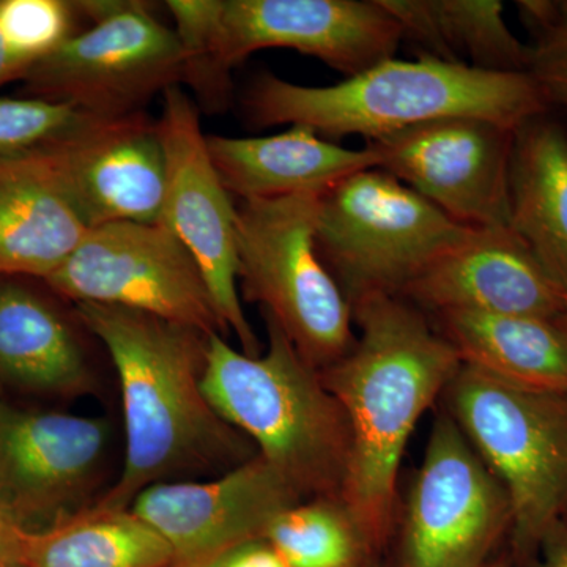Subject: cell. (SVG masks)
<instances>
[{
    "label": "cell",
    "instance_id": "cell-35",
    "mask_svg": "<svg viewBox=\"0 0 567 567\" xmlns=\"http://www.w3.org/2000/svg\"><path fill=\"white\" fill-rule=\"evenodd\" d=\"M559 322H561L563 327H565V330L567 331V309L565 311V315L559 317Z\"/></svg>",
    "mask_w": 567,
    "mask_h": 567
},
{
    "label": "cell",
    "instance_id": "cell-16",
    "mask_svg": "<svg viewBox=\"0 0 567 567\" xmlns=\"http://www.w3.org/2000/svg\"><path fill=\"white\" fill-rule=\"evenodd\" d=\"M301 499L257 454L218 476L155 484L130 509L171 547L167 567H204L223 551L264 537L274 518Z\"/></svg>",
    "mask_w": 567,
    "mask_h": 567
},
{
    "label": "cell",
    "instance_id": "cell-9",
    "mask_svg": "<svg viewBox=\"0 0 567 567\" xmlns=\"http://www.w3.org/2000/svg\"><path fill=\"white\" fill-rule=\"evenodd\" d=\"M65 300L117 306L226 334L199 265L162 223H112L89 230L43 281Z\"/></svg>",
    "mask_w": 567,
    "mask_h": 567
},
{
    "label": "cell",
    "instance_id": "cell-10",
    "mask_svg": "<svg viewBox=\"0 0 567 567\" xmlns=\"http://www.w3.org/2000/svg\"><path fill=\"white\" fill-rule=\"evenodd\" d=\"M24 82L31 99L93 117H122L183 84L182 48L173 29L153 17L151 3L125 0L35 63Z\"/></svg>",
    "mask_w": 567,
    "mask_h": 567
},
{
    "label": "cell",
    "instance_id": "cell-4",
    "mask_svg": "<svg viewBox=\"0 0 567 567\" xmlns=\"http://www.w3.org/2000/svg\"><path fill=\"white\" fill-rule=\"evenodd\" d=\"M264 319L268 344L259 357L221 334L208 338L205 394L301 498L341 496L352 447L344 410L278 323Z\"/></svg>",
    "mask_w": 567,
    "mask_h": 567
},
{
    "label": "cell",
    "instance_id": "cell-3",
    "mask_svg": "<svg viewBox=\"0 0 567 567\" xmlns=\"http://www.w3.org/2000/svg\"><path fill=\"white\" fill-rule=\"evenodd\" d=\"M550 104L529 73H495L424 55L415 62L386 59L327 87L262 71L244 95L246 118L257 128L303 125L324 140L363 136L369 142L457 117L518 130L546 115Z\"/></svg>",
    "mask_w": 567,
    "mask_h": 567
},
{
    "label": "cell",
    "instance_id": "cell-13",
    "mask_svg": "<svg viewBox=\"0 0 567 567\" xmlns=\"http://www.w3.org/2000/svg\"><path fill=\"white\" fill-rule=\"evenodd\" d=\"M517 130L484 118H445L369 142L380 169L472 229L509 226Z\"/></svg>",
    "mask_w": 567,
    "mask_h": 567
},
{
    "label": "cell",
    "instance_id": "cell-37",
    "mask_svg": "<svg viewBox=\"0 0 567 567\" xmlns=\"http://www.w3.org/2000/svg\"><path fill=\"white\" fill-rule=\"evenodd\" d=\"M368 567H379V565H377V561H375V563H372V565H369Z\"/></svg>",
    "mask_w": 567,
    "mask_h": 567
},
{
    "label": "cell",
    "instance_id": "cell-33",
    "mask_svg": "<svg viewBox=\"0 0 567 567\" xmlns=\"http://www.w3.org/2000/svg\"><path fill=\"white\" fill-rule=\"evenodd\" d=\"M28 73V66L22 65V63L11 54L9 48H7L6 40H3L2 33H0V87L9 84L11 81H24Z\"/></svg>",
    "mask_w": 567,
    "mask_h": 567
},
{
    "label": "cell",
    "instance_id": "cell-7",
    "mask_svg": "<svg viewBox=\"0 0 567 567\" xmlns=\"http://www.w3.org/2000/svg\"><path fill=\"white\" fill-rule=\"evenodd\" d=\"M470 229L394 175L372 167L320 196L316 241L352 308L377 295L402 297Z\"/></svg>",
    "mask_w": 567,
    "mask_h": 567
},
{
    "label": "cell",
    "instance_id": "cell-21",
    "mask_svg": "<svg viewBox=\"0 0 567 567\" xmlns=\"http://www.w3.org/2000/svg\"><path fill=\"white\" fill-rule=\"evenodd\" d=\"M434 317L462 363L513 385L567 394V331L559 319L466 311Z\"/></svg>",
    "mask_w": 567,
    "mask_h": 567
},
{
    "label": "cell",
    "instance_id": "cell-5",
    "mask_svg": "<svg viewBox=\"0 0 567 567\" xmlns=\"http://www.w3.org/2000/svg\"><path fill=\"white\" fill-rule=\"evenodd\" d=\"M442 398L506 488L509 557L514 567L528 566L548 529L567 518V394L513 385L462 363Z\"/></svg>",
    "mask_w": 567,
    "mask_h": 567
},
{
    "label": "cell",
    "instance_id": "cell-24",
    "mask_svg": "<svg viewBox=\"0 0 567 567\" xmlns=\"http://www.w3.org/2000/svg\"><path fill=\"white\" fill-rule=\"evenodd\" d=\"M173 551L132 509L93 505L29 537L25 567H167Z\"/></svg>",
    "mask_w": 567,
    "mask_h": 567
},
{
    "label": "cell",
    "instance_id": "cell-8",
    "mask_svg": "<svg viewBox=\"0 0 567 567\" xmlns=\"http://www.w3.org/2000/svg\"><path fill=\"white\" fill-rule=\"evenodd\" d=\"M511 527L506 488L443 409L401 514L394 567H483Z\"/></svg>",
    "mask_w": 567,
    "mask_h": 567
},
{
    "label": "cell",
    "instance_id": "cell-6",
    "mask_svg": "<svg viewBox=\"0 0 567 567\" xmlns=\"http://www.w3.org/2000/svg\"><path fill=\"white\" fill-rule=\"evenodd\" d=\"M320 196L235 205L238 289L317 371L341 360L357 339L352 308L317 249Z\"/></svg>",
    "mask_w": 567,
    "mask_h": 567
},
{
    "label": "cell",
    "instance_id": "cell-26",
    "mask_svg": "<svg viewBox=\"0 0 567 567\" xmlns=\"http://www.w3.org/2000/svg\"><path fill=\"white\" fill-rule=\"evenodd\" d=\"M166 9L173 14L182 48L183 84L196 95L194 102L210 114L229 110L233 78L218 52L221 0H169Z\"/></svg>",
    "mask_w": 567,
    "mask_h": 567
},
{
    "label": "cell",
    "instance_id": "cell-27",
    "mask_svg": "<svg viewBox=\"0 0 567 567\" xmlns=\"http://www.w3.org/2000/svg\"><path fill=\"white\" fill-rule=\"evenodd\" d=\"M76 18L81 17L74 2L0 0V33L29 71L78 32Z\"/></svg>",
    "mask_w": 567,
    "mask_h": 567
},
{
    "label": "cell",
    "instance_id": "cell-36",
    "mask_svg": "<svg viewBox=\"0 0 567 567\" xmlns=\"http://www.w3.org/2000/svg\"><path fill=\"white\" fill-rule=\"evenodd\" d=\"M2 391H3V390H2V386H0V402H2V401H3V398H2Z\"/></svg>",
    "mask_w": 567,
    "mask_h": 567
},
{
    "label": "cell",
    "instance_id": "cell-34",
    "mask_svg": "<svg viewBox=\"0 0 567 567\" xmlns=\"http://www.w3.org/2000/svg\"><path fill=\"white\" fill-rule=\"evenodd\" d=\"M483 567H514L513 559L509 554L499 555V557L492 558L491 561L486 563Z\"/></svg>",
    "mask_w": 567,
    "mask_h": 567
},
{
    "label": "cell",
    "instance_id": "cell-32",
    "mask_svg": "<svg viewBox=\"0 0 567 567\" xmlns=\"http://www.w3.org/2000/svg\"><path fill=\"white\" fill-rule=\"evenodd\" d=\"M29 537L31 535L0 517V567H25Z\"/></svg>",
    "mask_w": 567,
    "mask_h": 567
},
{
    "label": "cell",
    "instance_id": "cell-18",
    "mask_svg": "<svg viewBox=\"0 0 567 567\" xmlns=\"http://www.w3.org/2000/svg\"><path fill=\"white\" fill-rule=\"evenodd\" d=\"M0 276V386L39 398L92 393L95 377L73 319L50 287Z\"/></svg>",
    "mask_w": 567,
    "mask_h": 567
},
{
    "label": "cell",
    "instance_id": "cell-28",
    "mask_svg": "<svg viewBox=\"0 0 567 567\" xmlns=\"http://www.w3.org/2000/svg\"><path fill=\"white\" fill-rule=\"evenodd\" d=\"M516 6L535 37V43L529 44L528 73L551 103L567 107V0H522Z\"/></svg>",
    "mask_w": 567,
    "mask_h": 567
},
{
    "label": "cell",
    "instance_id": "cell-1",
    "mask_svg": "<svg viewBox=\"0 0 567 567\" xmlns=\"http://www.w3.org/2000/svg\"><path fill=\"white\" fill-rule=\"evenodd\" d=\"M73 311L110 353L122 391L125 458L96 506L130 509L155 484L218 476L257 456L205 394L210 336L117 306Z\"/></svg>",
    "mask_w": 567,
    "mask_h": 567
},
{
    "label": "cell",
    "instance_id": "cell-23",
    "mask_svg": "<svg viewBox=\"0 0 567 567\" xmlns=\"http://www.w3.org/2000/svg\"><path fill=\"white\" fill-rule=\"evenodd\" d=\"M424 58L495 73H528V44L514 35L498 0H380Z\"/></svg>",
    "mask_w": 567,
    "mask_h": 567
},
{
    "label": "cell",
    "instance_id": "cell-12",
    "mask_svg": "<svg viewBox=\"0 0 567 567\" xmlns=\"http://www.w3.org/2000/svg\"><path fill=\"white\" fill-rule=\"evenodd\" d=\"M158 121L166 156V193L162 219L193 254L226 328L248 357L262 354V344L241 306L235 249V205L210 159L200 110L182 85L163 93Z\"/></svg>",
    "mask_w": 567,
    "mask_h": 567
},
{
    "label": "cell",
    "instance_id": "cell-22",
    "mask_svg": "<svg viewBox=\"0 0 567 567\" xmlns=\"http://www.w3.org/2000/svg\"><path fill=\"white\" fill-rule=\"evenodd\" d=\"M509 226L567 293V132L546 115L514 137Z\"/></svg>",
    "mask_w": 567,
    "mask_h": 567
},
{
    "label": "cell",
    "instance_id": "cell-30",
    "mask_svg": "<svg viewBox=\"0 0 567 567\" xmlns=\"http://www.w3.org/2000/svg\"><path fill=\"white\" fill-rule=\"evenodd\" d=\"M204 567H287L278 551L265 537L245 540L218 557L208 561Z\"/></svg>",
    "mask_w": 567,
    "mask_h": 567
},
{
    "label": "cell",
    "instance_id": "cell-25",
    "mask_svg": "<svg viewBox=\"0 0 567 567\" xmlns=\"http://www.w3.org/2000/svg\"><path fill=\"white\" fill-rule=\"evenodd\" d=\"M264 537L287 567H368L377 558L341 496L301 499Z\"/></svg>",
    "mask_w": 567,
    "mask_h": 567
},
{
    "label": "cell",
    "instance_id": "cell-31",
    "mask_svg": "<svg viewBox=\"0 0 567 567\" xmlns=\"http://www.w3.org/2000/svg\"><path fill=\"white\" fill-rule=\"evenodd\" d=\"M525 567H567V518L548 529L535 559Z\"/></svg>",
    "mask_w": 567,
    "mask_h": 567
},
{
    "label": "cell",
    "instance_id": "cell-15",
    "mask_svg": "<svg viewBox=\"0 0 567 567\" xmlns=\"http://www.w3.org/2000/svg\"><path fill=\"white\" fill-rule=\"evenodd\" d=\"M401 41L380 0H221L218 52L230 71L254 52L278 48L350 78L394 58Z\"/></svg>",
    "mask_w": 567,
    "mask_h": 567
},
{
    "label": "cell",
    "instance_id": "cell-20",
    "mask_svg": "<svg viewBox=\"0 0 567 567\" xmlns=\"http://www.w3.org/2000/svg\"><path fill=\"white\" fill-rule=\"evenodd\" d=\"M87 233L40 148L0 156V276L44 281Z\"/></svg>",
    "mask_w": 567,
    "mask_h": 567
},
{
    "label": "cell",
    "instance_id": "cell-19",
    "mask_svg": "<svg viewBox=\"0 0 567 567\" xmlns=\"http://www.w3.org/2000/svg\"><path fill=\"white\" fill-rule=\"evenodd\" d=\"M207 148L224 188L240 200L323 194L350 175L379 167L371 145L341 147L303 125L264 137L207 134Z\"/></svg>",
    "mask_w": 567,
    "mask_h": 567
},
{
    "label": "cell",
    "instance_id": "cell-29",
    "mask_svg": "<svg viewBox=\"0 0 567 567\" xmlns=\"http://www.w3.org/2000/svg\"><path fill=\"white\" fill-rule=\"evenodd\" d=\"M89 114L40 99L0 96V156L35 151L58 140Z\"/></svg>",
    "mask_w": 567,
    "mask_h": 567
},
{
    "label": "cell",
    "instance_id": "cell-11",
    "mask_svg": "<svg viewBox=\"0 0 567 567\" xmlns=\"http://www.w3.org/2000/svg\"><path fill=\"white\" fill-rule=\"evenodd\" d=\"M111 423L0 402V517L39 535L96 505Z\"/></svg>",
    "mask_w": 567,
    "mask_h": 567
},
{
    "label": "cell",
    "instance_id": "cell-2",
    "mask_svg": "<svg viewBox=\"0 0 567 567\" xmlns=\"http://www.w3.org/2000/svg\"><path fill=\"white\" fill-rule=\"evenodd\" d=\"M352 315L360 331L352 349L319 372L344 410L352 436L341 498L379 555L394 535L406 443L462 360L429 316L405 298H364Z\"/></svg>",
    "mask_w": 567,
    "mask_h": 567
},
{
    "label": "cell",
    "instance_id": "cell-17",
    "mask_svg": "<svg viewBox=\"0 0 567 567\" xmlns=\"http://www.w3.org/2000/svg\"><path fill=\"white\" fill-rule=\"evenodd\" d=\"M402 298L425 315L450 311L558 320L567 293L511 226L470 229Z\"/></svg>",
    "mask_w": 567,
    "mask_h": 567
},
{
    "label": "cell",
    "instance_id": "cell-14",
    "mask_svg": "<svg viewBox=\"0 0 567 567\" xmlns=\"http://www.w3.org/2000/svg\"><path fill=\"white\" fill-rule=\"evenodd\" d=\"M40 151L89 230L162 219L166 156L158 121L144 111L122 117L87 115Z\"/></svg>",
    "mask_w": 567,
    "mask_h": 567
}]
</instances>
